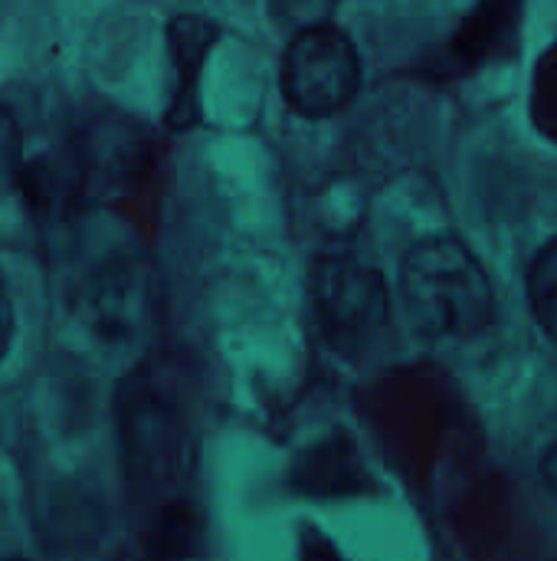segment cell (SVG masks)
I'll list each match as a JSON object with an SVG mask.
<instances>
[{
    "label": "cell",
    "mask_w": 557,
    "mask_h": 561,
    "mask_svg": "<svg viewBox=\"0 0 557 561\" xmlns=\"http://www.w3.org/2000/svg\"><path fill=\"white\" fill-rule=\"evenodd\" d=\"M338 0H269L272 13L279 23L292 26V30H305L315 23H328L332 10Z\"/></svg>",
    "instance_id": "9c48e42d"
},
{
    "label": "cell",
    "mask_w": 557,
    "mask_h": 561,
    "mask_svg": "<svg viewBox=\"0 0 557 561\" xmlns=\"http://www.w3.org/2000/svg\"><path fill=\"white\" fill-rule=\"evenodd\" d=\"M23 181V135L10 108L0 105V197Z\"/></svg>",
    "instance_id": "ba28073f"
},
{
    "label": "cell",
    "mask_w": 557,
    "mask_h": 561,
    "mask_svg": "<svg viewBox=\"0 0 557 561\" xmlns=\"http://www.w3.org/2000/svg\"><path fill=\"white\" fill-rule=\"evenodd\" d=\"M542 473H545L548 486L557 493V444H552V447L545 450V457H542Z\"/></svg>",
    "instance_id": "7c38bea8"
},
{
    "label": "cell",
    "mask_w": 557,
    "mask_h": 561,
    "mask_svg": "<svg viewBox=\"0 0 557 561\" xmlns=\"http://www.w3.org/2000/svg\"><path fill=\"white\" fill-rule=\"evenodd\" d=\"M401 299L417 335L460 342L492 322V286L483 263L456 237H427L401 266Z\"/></svg>",
    "instance_id": "6da1fadb"
},
{
    "label": "cell",
    "mask_w": 557,
    "mask_h": 561,
    "mask_svg": "<svg viewBox=\"0 0 557 561\" xmlns=\"http://www.w3.org/2000/svg\"><path fill=\"white\" fill-rule=\"evenodd\" d=\"M10 339H13V306H10V293L7 283L0 276V362L10 352Z\"/></svg>",
    "instance_id": "30bf717a"
},
{
    "label": "cell",
    "mask_w": 557,
    "mask_h": 561,
    "mask_svg": "<svg viewBox=\"0 0 557 561\" xmlns=\"http://www.w3.org/2000/svg\"><path fill=\"white\" fill-rule=\"evenodd\" d=\"M529 302L548 339L557 342V237L542 247L529 273Z\"/></svg>",
    "instance_id": "52a82bcc"
},
{
    "label": "cell",
    "mask_w": 557,
    "mask_h": 561,
    "mask_svg": "<svg viewBox=\"0 0 557 561\" xmlns=\"http://www.w3.org/2000/svg\"><path fill=\"white\" fill-rule=\"evenodd\" d=\"M361 85V56L332 23L295 30L282 56V95L305 118L341 112Z\"/></svg>",
    "instance_id": "7a4b0ae2"
},
{
    "label": "cell",
    "mask_w": 557,
    "mask_h": 561,
    "mask_svg": "<svg viewBox=\"0 0 557 561\" xmlns=\"http://www.w3.org/2000/svg\"><path fill=\"white\" fill-rule=\"evenodd\" d=\"M312 302L325 339L338 348L368 342L391 319L384 276L348 253H332L315 263Z\"/></svg>",
    "instance_id": "277c9868"
},
{
    "label": "cell",
    "mask_w": 557,
    "mask_h": 561,
    "mask_svg": "<svg viewBox=\"0 0 557 561\" xmlns=\"http://www.w3.org/2000/svg\"><path fill=\"white\" fill-rule=\"evenodd\" d=\"M217 36H220V26L197 13H181L167 23V53H171V69H174L167 125L174 131H187L200 122V72Z\"/></svg>",
    "instance_id": "8992f818"
},
{
    "label": "cell",
    "mask_w": 557,
    "mask_h": 561,
    "mask_svg": "<svg viewBox=\"0 0 557 561\" xmlns=\"http://www.w3.org/2000/svg\"><path fill=\"white\" fill-rule=\"evenodd\" d=\"M69 151H72L82 191L125 187L138 181V174L151 161L144 128H138L131 118H121V115H98L95 122H89L76 148Z\"/></svg>",
    "instance_id": "5b68a950"
},
{
    "label": "cell",
    "mask_w": 557,
    "mask_h": 561,
    "mask_svg": "<svg viewBox=\"0 0 557 561\" xmlns=\"http://www.w3.org/2000/svg\"><path fill=\"white\" fill-rule=\"evenodd\" d=\"M82 319L105 342L141 339L158 316V270L141 250H112L79 286Z\"/></svg>",
    "instance_id": "3957f363"
},
{
    "label": "cell",
    "mask_w": 557,
    "mask_h": 561,
    "mask_svg": "<svg viewBox=\"0 0 557 561\" xmlns=\"http://www.w3.org/2000/svg\"><path fill=\"white\" fill-rule=\"evenodd\" d=\"M302 561H341L335 549L325 542V536H305L302 542Z\"/></svg>",
    "instance_id": "8fae6325"
}]
</instances>
